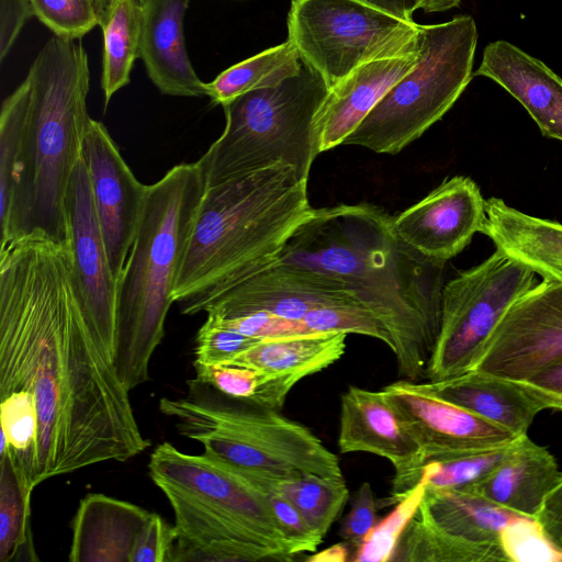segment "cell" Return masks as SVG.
I'll return each mask as SVG.
<instances>
[{"instance_id": "1", "label": "cell", "mask_w": 562, "mask_h": 562, "mask_svg": "<svg viewBox=\"0 0 562 562\" xmlns=\"http://www.w3.org/2000/svg\"><path fill=\"white\" fill-rule=\"evenodd\" d=\"M130 392L76 296L67 245L29 236L1 246L0 396L33 400V486L144 452Z\"/></svg>"}, {"instance_id": "2", "label": "cell", "mask_w": 562, "mask_h": 562, "mask_svg": "<svg viewBox=\"0 0 562 562\" xmlns=\"http://www.w3.org/2000/svg\"><path fill=\"white\" fill-rule=\"evenodd\" d=\"M279 261L341 280L389 330L400 374L426 379L440 328L446 261L407 246L393 229V215L370 203L314 209Z\"/></svg>"}, {"instance_id": "3", "label": "cell", "mask_w": 562, "mask_h": 562, "mask_svg": "<svg viewBox=\"0 0 562 562\" xmlns=\"http://www.w3.org/2000/svg\"><path fill=\"white\" fill-rule=\"evenodd\" d=\"M88 55L81 43L53 36L16 87L23 124L1 246L42 236L68 244L66 196L91 122Z\"/></svg>"}, {"instance_id": "4", "label": "cell", "mask_w": 562, "mask_h": 562, "mask_svg": "<svg viewBox=\"0 0 562 562\" xmlns=\"http://www.w3.org/2000/svg\"><path fill=\"white\" fill-rule=\"evenodd\" d=\"M307 181L285 164L206 188L173 291L186 315L279 261L313 212Z\"/></svg>"}, {"instance_id": "5", "label": "cell", "mask_w": 562, "mask_h": 562, "mask_svg": "<svg viewBox=\"0 0 562 562\" xmlns=\"http://www.w3.org/2000/svg\"><path fill=\"white\" fill-rule=\"evenodd\" d=\"M148 470L175 516L169 562L293 559L267 494L229 465L165 441L151 452Z\"/></svg>"}, {"instance_id": "6", "label": "cell", "mask_w": 562, "mask_h": 562, "mask_svg": "<svg viewBox=\"0 0 562 562\" xmlns=\"http://www.w3.org/2000/svg\"><path fill=\"white\" fill-rule=\"evenodd\" d=\"M206 190L195 162L171 169L148 191L136 235L117 281L115 367L132 391L149 380L167 314Z\"/></svg>"}, {"instance_id": "7", "label": "cell", "mask_w": 562, "mask_h": 562, "mask_svg": "<svg viewBox=\"0 0 562 562\" xmlns=\"http://www.w3.org/2000/svg\"><path fill=\"white\" fill-rule=\"evenodd\" d=\"M186 395L162 397L159 411L204 454L232 468L277 477L342 476L338 457L307 427L278 409L229 397L194 378Z\"/></svg>"}, {"instance_id": "8", "label": "cell", "mask_w": 562, "mask_h": 562, "mask_svg": "<svg viewBox=\"0 0 562 562\" xmlns=\"http://www.w3.org/2000/svg\"><path fill=\"white\" fill-rule=\"evenodd\" d=\"M328 91L324 78L303 63L279 85L224 104V131L198 160L206 188L276 164L293 167L307 181L321 154L316 119Z\"/></svg>"}, {"instance_id": "9", "label": "cell", "mask_w": 562, "mask_h": 562, "mask_svg": "<svg viewBox=\"0 0 562 562\" xmlns=\"http://www.w3.org/2000/svg\"><path fill=\"white\" fill-rule=\"evenodd\" d=\"M420 27L419 58L342 145L395 155L453 106L473 76L477 27L471 15Z\"/></svg>"}, {"instance_id": "10", "label": "cell", "mask_w": 562, "mask_h": 562, "mask_svg": "<svg viewBox=\"0 0 562 562\" xmlns=\"http://www.w3.org/2000/svg\"><path fill=\"white\" fill-rule=\"evenodd\" d=\"M288 40L330 89L359 66L415 54L420 27L361 0H292Z\"/></svg>"}, {"instance_id": "11", "label": "cell", "mask_w": 562, "mask_h": 562, "mask_svg": "<svg viewBox=\"0 0 562 562\" xmlns=\"http://www.w3.org/2000/svg\"><path fill=\"white\" fill-rule=\"evenodd\" d=\"M535 273L495 250L443 285L438 337L426 379L437 382L472 370L506 311L537 284Z\"/></svg>"}, {"instance_id": "12", "label": "cell", "mask_w": 562, "mask_h": 562, "mask_svg": "<svg viewBox=\"0 0 562 562\" xmlns=\"http://www.w3.org/2000/svg\"><path fill=\"white\" fill-rule=\"evenodd\" d=\"M407 540L415 562H507L503 529L525 517L476 492L426 490Z\"/></svg>"}, {"instance_id": "13", "label": "cell", "mask_w": 562, "mask_h": 562, "mask_svg": "<svg viewBox=\"0 0 562 562\" xmlns=\"http://www.w3.org/2000/svg\"><path fill=\"white\" fill-rule=\"evenodd\" d=\"M562 361V283L543 280L503 315L472 370L527 381Z\"/></svg>"}, {"instance_id": "14", "label": "cell", "mask_w": 562, "mask_h": 562, "mask_svg": "<svg viewBox=\"0 0 562 562\" xmlns=\"http://www.w3.org/2000/svg\"><path fill=\"white\" fill-rule=\"evenodd\" d=\"M66 212L72 286L90 326L115 363L117 280L110 266L82 158L70 177Z\"/></svg>"}, {"instance_id": "15", "label": "cell", "mask_w": 562, "mask_h": 562, "mask_svg": "<svg viewBox=\"0 0 562 562\" xmlns=\"http://www.w3.org/2000/svg\"><path fill=\"white\" fill-rule=\"evenodd\" d=\"M381 393L418 445L423 456L422 465L450 454L507 445L518 438L507 429L438 396L425 382L403 379L386 385ZM409 477L392 488L390 496L397 494Z\"/></svg>"}, {"instance_id": "16", "label": "cell", "mask_w": 562, "mask_h": 562, "mask_svg": "<svg viewBox=\"0 0 562 562\" xmlns=\"http://www.w3.org/2000/svg\"><path fill=\"white\" fill-rule=\"evenodd\" d=\"M81 158L89 173L110 266L119 281L142 217L148 186L137 180L106 127L97 120L90 122Z\"/></svg>"}, {"instance_id": "17", "label": "cell", "mask_w": 562, "mask_h": 562, "mask_svg": "<svg viewBox=\"0 0 562 562\" xmlns=\"http://www.w3.org/2000/svg\"><path fill=\"white\" fill-rule=\"evenodd\" d=\"M337 305L362 304L341 280L305 266L277 261L215 297L203 312L221 318L268 312L302 319L310 311Z\"/></svg>"}, {"instance_id": "18", "label": "cell", "mask_w": 562, "mask_h": 562, "mask_svg": "<svg viewBox=\"0 0 562 562\" xmlns=\"http://www.w3.org/2000/svg\"><path fill=\"white\" fill-rule=\"evenodd\" d=\"M486 200L469 177L445 179L417 203L393 216L395 234L423 256L448 261L482 233Z\"/></svg>"}, {"instance_id": "19", "label": "cell", "mask_w": 562, "mask_h": 562, "mask_svg": "<svg viewBox=\"0 0 562 562\" xmlns=\"http://www.w3.org/2000/svg\"><path fill=\"white\" fill-rule=\"evenodd\" d=\"M338 447L341 453L368 452L386 459L395 470L392 488L423 462L418 445L381 391L355 385L340 397Z\"/></svg>"}, {"instance_id": "20", "label": "cell", "mask_w": 562, "mask_h": 562, "mask_svg": "<svg viewBox=\"0 0 562 562\" xmlns=\"http://www.w3.org/2000/svg\"><path fill=\"white\" fill-rule=\"evenodd\" d=\"M438 396L510 431L527 435L544 409L562 411V398L529 381L470 370L461 375L425 382Z\"/></svg>"}, {"instance_id": "21", "label": "cell", "mask_w": 562, "mask_h": 562, "mask_svg": "<svg viewBox=\"0 0 562 562\" xmlns=\"http://www.w3.org/2000/svg\"><path fill=\"white\" fill-rule=\"evenodd\" d=\"M473 76L495 81L527 110L543 136L562 142V79L543 61L498 40L485 46Z\"/></svg>"}, {"instance_id": "22", "label": "cell", "mask_w": 562, "mask_h": 562, "mask_svg": "<svg viewBox=\"0 0 562 562\" xmlns=\"http://www.w3.org/2000/svg\"><path fill=\"white\" fill-rule=\"evenodd\" d=\"M418 58L419 50L372 60L331 87L316 119L321 153L342 145L383 95L416 66Z\"/></svg>"}, {"instance_id": "23", "label": "cell", "mask_w": 562, "mask_h": 562, "mask_svg": "<svg viewBox=\"0 0 562 562\" xmlns=\"http://www.w3.org/2000/svg\"><path fill=\"white\" fill-rule=\"evenodd\" d=\"M190 0H144L140 58L156 88L171 97H202L205 82L186 48L183 19Z\"/></svg>"}, {"instance_id": "24", "label": "cell", "mask_w": 562, "mask_h": 562, "mask_svg": "<svg viewBox=\"0 0 562 562\" xmlns=\"http://www.w3.org/2000/svg\"><path fill=\"white\" fill-rule=\"evenodd\" d=\"M153 513L101 493L87 494L72 520L71 562H132L138 535Z\"/></svg>"}, {"instance_id": "25", "label": "cell", "mask_w": 562, "mask_h": 562, "mask_svg": "<svg viewBox=\"0 0 562 562\" xmlns=\"http://www.w3.org/2000/svg\"><path fill=\"white\" fill-rule=\"evenodd\" d=\"M482 234L496 249L543 280H562V224L526 214L501 198H490Z\"/></svg>"}, {"instance_id": "26", "label": "cell", "mask_w": 562, "mask_h": 562, "mask_svg": "<svg viewBox=\"0 0 562 562\" xmlns=\"http://www.w3.org/2000/svg\"><path fill=\"white\" fill-rule=\"evenodd\" d=\"M561 477L555 458L525 435L513 456L468 490L505 509L536 518Z\"/></svg>"}, {"instance_id": "27", "label": "cell", "mask_w": 562, "mask_h": 562, "mask_svg": "<svg viewBox=\"0 0 562 562\" xmlns=\"http://www.w3.org/2000/svg\"><path fill=\"white\" fill-rule=\"evenodd\" d=\"M346 337L330 331L262 339L226 364L252 368L296 384L337 362L345 353Z\"/></svg>"}, {"instance_id": "28", "label": "cell", "mask_w": 562, "mask_h": 562, "mask_svg": "<svg viewBox=\"0 0 562 562\" xmlns=\"http://www.w3.org/2000/svg\"><path fill=\"white\" fill-rule=\"evenodd\" d=\"M235 470L258 488L272 490L289 499L323 537L337 520L349 497V490L342 476L302 473L277 477Z\"/></svg>"}, {"instance_id": "29", "label": "cell", "mask_w": 562, "mask_h": 562, "mask_svg": "<svg viewBox=\"0 0 562 562\" xmlns=\"http://www.w3.org/2000/svg\"><path fill=\"white\" fill-rule=\"evenodd\" d=\"M524 436L507 445L430 460L409 477L397 494L380 499V506L397 504L417 484L426 490L471 488L513 456Z\"/></svg>"}, {"instance_id": "30", "label": "cell", "mask_w": 562, "mask_h": 562, "mask_svg": "<svg viewBox=\"0 0 562 562\" xmlns=\"http://www.w3.org/2000/svg\"><path fill=\"white\" fill-rule=\"evenodd\" d=\"M99 26L103 34L101 88L105 106L131 81L134 63L140 58L143 1L116 0Z\"/></svg>"}, {"instance_id": "31", "label": "cell", "mask_w": 562, "mask_h": 562, "mask_svg": "<svg viewBox=\"0 0 562 562\" xmlns=\"http://www.w3.org/2000/svg\"><path fill=\"white\" fill-rule=\"evenodd\" d=\"M303 61L288 40L222 71L205 83L214 104L224 105L246 92L273 87L300 72Z\"/></svg>"}, {"instance_id": "32", "label": "cell", "mask_w": 562, "mask_h": 562, "mask_svg": "<svg viewBox=\"0 0 562 562\" xmlns=\"http://www.w3.org/2000/svg\"><path fill=\"white\" fill-rule=\"evenodd\" d=\"M0 561L38 560L30 528L32 492L18 475L10 457L0 453Z\"/></svg>"}, {"instance_id": "33", "label": "cell", "mask_w": 562, "mask_h": 562, "mask_svg": "<svg viewBox=\"0 0 562 562\" xmlns=\"http://www.w3.org/2000/svg\"><path fill=\"white\" fill-rule=\"evenodd\" d=\"M423 495L424 486L417 484L395 504L392 513L378 522L371 533L356 547L351 560L357 562L392 561L401 536L417 512Z\"/></svg>"}, {"instance_id": "34", "label": "cell", "mask_w": 562, "mask_h": 562, "mask_svg": "<svg viewBox=\"0 0 562 562\" xmlns=\"http://www.w3.org/2000/svg\"><path fill=\"white\" fill-rule=\"evenodd\" d=\"M302 321L312 333H344L369 336L384 342L393 352L392 336L385 326L362 305L326 306L310 311Z\"/></svg>"}, {"instance_id": "35", "label": "cell", "mask_w": 562, "mask_h": 562, "mask_svg": "<svg viewBox=\"0 0 562 562\" xmlns=\"http://www.w3.org/2000/svg\"><path fill=\"white\" fill-rule=\"evenodd\" d=\"M23 105L14 90L5 98L0 114V223L10 210L19 158Z\"/></svg>"}, {"instance_id": "36", "label": "cell", "mask_w": 562, "mask_h": 562, "mask_svg": "<svg viewBox=\"0 0 562 562\" xmlns=\"http://www.w3.org/2000/svg\"><path fill=\"white\" fill-rule=\"evenodd\" d=\"M501 543L507 562H562V548L536 518L520 517L506 525Z\"/></svg>"}, {"instance_id": "37", "label": "cell", "mask_w": 562, "mask_h": 562, "mask_svg": "<svg viewBox=\"0 0 562 562\" xmlns=\"http://www.w3.org/2000/svg\"><path fill=\"white\" fill-rule=\"evenodd\" d=\"M34 15L55 36L78 41L99 25L92 0H30Z\"/></svg>"}, {"instance_id": "38", "label": "cell", "mask_w": 562, "mask_h": 562, "mask_svg": "<svg viewBox=\"0 0 562 562\" xmlns=\"http://www.w3.org/2000/svg\"><path fill=\"white\" fill-rule=\"evenodd\" d=\"M262 339L246 336L206 315L195 337L194 366L229 363L235 357Z\"/></svg>"}, {"instance_id": "39", "label": "cell", "mask_w": 562, "mask_h": 562, "mask_svg": "<svg viewBox=\"0 0 562 562\" xmlns=\"http://www.w3.org/2000/svg\"><path fill=\"white\" fill-rule=\"evenodd\" d=\"M195 378L221 393L237 400L252 402L270 376L237 364L194 366Z\"/></svg>"}, {"instance_id": "40", "label": "cell", "mask_w": 562, "mask_h": 562, "mask_svg": "<svg viewBox=\"0 0 562 562\" xmlns=\"http://www.w3.org/2000/svg\"><path fill=\"white\" fill-rule=\"evenodd\" d=\"M262 491V490H261ZM273 514L288 539L292 553L314 552L323 542L321 536L304 518L301 512L284 496L272 490L263 491Z\"/></svg>"}, {"instance_id": "41", "label": "cell", "mask_w": 562, "mask_h": 562, "mask_svg": "<svg viewBox=\"0 0 562 562\" xmlns=\"http://www.w3.org/2000/svg\"><path fill=\"white\" fill-rule=\"evenodd\" d=\"M212 316L223 325L258 339H274L312 333L302 319H290L268 312H255L232 318Z\"/></svg>"}, {"instance_id": "42", "label": "cell", "mask_w": 562, "mask_h": 562, "mask_svg": "<svg viewBox=\"0 0 562 562\" xmlns=\"http://www.w3.org/2000/svg\"><path fill=\"white\" fill-rule=\"evenodd\" d=\"M379 499L374 497L369 482H363L357 490L349 513L339 530L340 537L358 547L378 524Z\"/></svg>"}, {"instance_id": "43", "label": "cell", "mask_w": 562, "mask_h": 562, "mask_svg": "<svg viewBox=\"0 0 562 562\" xmlns=\"http://www.w3.org/2000/svg\"><path fill=\"white\" fill-rule=\"evenodd\" d=\"M175 540L173 526L153 513L137 537L132 562H169Z\"/></svg>"}, {"instance_id": "44", "label": "cell", "mask_w": 562, "mask_h": 562, "mask_svg": "<svg viewBox=\"0 0 562 562\" xmlns=\"http://www.w3.org/2000/svg\"><path fill=\"white\" fill-rule=\"evenodd\" d=\"M30 0H0V60L3 61L26 21L33 16Z\"/></svg>"}, {"instance_id": "45", "label": "cell", "mask_w": 562, "mask_h": 562, "mask_svg": "<svg viewBox=\"0 0 562 562\" xmlns=\"http://www.w3.org/2000/svg\"><path fill=\"white\" fill-rule=\"evenodd\" d=\"M536 519L558 544L562 536V477L546 498Z\"/></svg>"}, {"instance_id": "46", "label": "cell", "mask_w": 562, "mask_h": 562, "mask_svg": "<svg viewBox=\"0 0 562 562\" xmlns=\"http://www.w3.org/2000/svg\"><path fill=\"white\" fill-rule=\"evenodd\" d=\"M527 381L562 398V361L538 372Z\"/></svg>"}, {"instance_id": "47", "label": "cell", "mask_w": 562, "mask_h": 562, "mask_svg": "<svg viewBox=\"0 0 562 562\" xmlns=\"http://www.w3.org/2000/svg\"><path fill=\"white\" fill-rule=\"evenodd\" d=\"M405 21L413 22V14L417 8V0H361Z\"/></svg>"}, {"instance_id": "48", "label": "cell", "mask_w": 562, "mask_h": 562, "mask_svg": "<svg viewBox=\"0 0 562 562\" xmlns=\"http://www.w3.org/2000/svg\"><path fill=\"white\" fill-rule=\"evenodd\" d=\"M348 559V548L346 544L336 543L318 553L308 557L310 562H344Z\"/></svg>"}, {"instance_id": "49", "label": "cell", "mask_w": 562, "mask_h": 562, "mask_svg": "<svg viewBox=\"0 0 562 562\" xmlns=\"http://www.w3.org/2000/svg\"><path fill=\"white\" fill-rule=\"evenodd\" d=\"M461 0H417L418 10L426 13L445 12L460 5Z\"/></svg>"}, {"instance_id": "50", "label": "cell", "mask_w": 562, "mask_h": 562, "mask_svg": "<svg viewBox=\"0 0 562 562\" xmlns=\"http://www.w3.org/2000/svg\"><path fill=\"white\" fill-rule=\"evenodd\" d=\"M116 0H92V2L94 4V8H95V11H97L98 22L99 23L106 15V13L109 12L110 8L113 5V3ZM140 1H144V0H140Z\"/></svg>"}, {"instance_id": "51", "label": "cell", "mask_w": 562, "mask_h": 562, "mask_svg": "<svg viewBox=\"0 0 562 562\" xmlns=\"http://www.w3.org/2000/svg\"><path fill=\"white\" fill-rule=\"evenodd\" d=\"M558 544L562 548V536L560 537Z\"/></svg>"}, {"instance_id": "52", "label": "cell", "mask_w": 562, "mask_h": 562, "mask_svg": "<svg viewBox=\"0 0 562 562\" xmlns=\"http://www.w3.org/2000/svg\"><path fill=\"white\" fill-rule=\"evenodd\" d=\"M559 282H561V283H562V280H561V281H559Z\"/></svg>"}]
</instances>
